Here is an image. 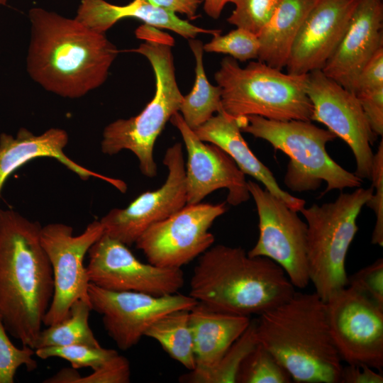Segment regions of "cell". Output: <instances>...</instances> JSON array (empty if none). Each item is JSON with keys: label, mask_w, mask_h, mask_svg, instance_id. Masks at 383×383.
Segmentation results:
<instances>
[{"label": "cell", "mask_w": 383, "mask_h": 383, "mask_svg": "<svg viewBox=\"0 0 383 383\" xmlns=\"http://www.w3.org/2000/svg\"><path fill=\"white\" fill-rule=\"evenodd\" d=\"M29 18L27 67L36 82L60 96L78 98L105 82L118 50L104 33L40 8L31 9Z\"/></svg>", "instance_id": "6da1fadb"}, {"label": "cell", "mask_w": 383, "mask_h": 383, "mask_svg": "<svg viewBox=\"0 0 383 383\" xmlns=\"http://www.w3.org/2000/svg\"><path fill=\"white\" fill-rule=\"evenodd\" d=\"M41 225L0 209V313L7 332L35 350L54 292Z\"/></svg>", "instance_id": "7a4b0ae2"}, {"label": "cell", "mask_w": 383, "mask_h": 383, "mask_svg": "<svg viewBox=\"0 0 383 383\" xmlns=\"http://www.w3.org/2000/svg\"><path fill=\"white\" fill-rule=\"evenodd\" d=\"M257 343L295 382L339 383L342 360L331 335L326 304L314 292H295L255 320Z\"/></svg>", "instance_id": "3957f363"}, {"label": "cell", "mask_w": 383, "mask_h": 383, "mask_svg": "<svg viewBox=\"0 0 383 383\" xmlns=\"http://www.w3.org/2000/svg\"><path fill=\"white\" fill-rule=\"evenodd\" d=\"M295 292L272 260L250 257L240 247L216 245L201 255L189 295L213 310L250 317L279 306Z\"/></svg>", "instance_id": "277c9868"}, {"label": "cell", "mask_w": 383, "mask_h": 383, "mask_svg": "<svg viewBox=\"0 0 383 383\" xmlns=\"http://www.w3.org/2000/svg\"><path fill=\"white\" fill-rule=\"evenodd\" d=\"M135 35L143 42L131 51L144 55L150 62L155 78V95L137 116L107 125L101 148L109 155L123 150L131 151L138 160L142 174L153 177L157 172L153 155L155 143L172 116L179 112L184 96L175 76L173 38L147 24L138 27Z\"/></svg>", "instance_id": "5b68a950"}, {"label": "cell", "mask_w": 383, "mask_h": 383, "mask_svg": "<svg viewBox=\"0 0 383 383\" xmlns=\"http://www.w3.org/2000/svg\"><path fill=\"white\" fill-rule=\"evenodd\" d=\"M241 132L270 143L289 157L284 177L285 185L297 192L315 191L322 182L321 196L333 189L360 187L362 179L335 162L326 146L337 137L311 121H276L259 116L238 118Z\"/></svg>", "instance_id": "8992f818"}, {"label": "cell", "mask_w": 383, "mask_h": 383, "mask_svg": "<svg viewBox=\"0 0 383 383\" xmlns=\"http://www.w3.org/2000/svg\"><path fill=\"white\" fill-rule=\"evenodd\" d=\"M215 79L221 89L222 110L231 117L311 121L306 74L284 73L259 60L242 68L228 56L222 60Z\"/></svg>", "instance_id": "52a82bcc"}, {"label": "cell", "mask_w": 383, "mask_h": 383, "mask_svg": "<svg viewBox=\"0 0 383 383\" xmlns=\"http://www.w3.org/2000/svg\"><path fill=\"white\" fill-rule=\"evenodd\" d=\"M373 194V187H360L352 193L321 206L300 211L307 225V258L310 282L325 302L346 287L347 253L357 231V217Z\"/></svg>", "instance_id": "ba28073f"}, {"label": "cell", "mask_w": 383, "mask_h": 383, "mask_svg": "<svg viewBox=\"0 0 383 383\" xmlns=\"http://www.w3.org/2000/svg\"><path fill=\"white\" fill-rule=\"evenodd\" d=\"M248 188L259 217V237L248 252L277 263L295 288L310 282L307 258V225L282 200L253 181Z\"/></svg>", "instance_id": "9c48e42d"}, {"label": "cell", "mask_w": 383, "mask_h": 383, "mask_svg": "<svg viewBox=\"0 0 383 383\" xmlns=\"http://www.w3.org/2000/svg\"><path fill=\"white\" fill-rule=\"evenodd\" d=\"M103 234L104 228L96 220L78 235H74L72 227L67 224L53 223L42 226L40 242L50 260L54 282V292L43 318L44 326L66 318L72 304L78 299L90 303L89 282L84 259Z\"/></svg>", "instance_id": "30bf717a"}, {"label": "cell", "mask_w": 383, "mask_h": 383, "mask_svg": "<svg viewBox=\"0 0 383 383\" xmlns=\"http://www.w3.org/2000/svg\"><path fill=\"white\" fill-rule=\"evenodd\" d=\"M226 209L225 203L186 204L145 230L136 248L150 264L180 269L211 247L215 238L209 230Z\"/></svg>", "instance_id": "8fae6325"}, {"label": "cell", "mask_w": 383, "mask_h": 383, "mask_svg": "<svg viewBox=\"0 0 383 383\" xmlns=\"http://www.w3.org/2000/svg\"><path fill=\"white\" fill-rule=\"evenodd\" d=\"M306 93L312 104L311 121L324 124L351 149L356 162L355 174L371 179L377 137L371 130L355 94L327 77L321 70L306 74Z\"/></svg>", "instance_id": "7c38bea8"}, {"label": "cell", "mask_w": 383, "mask_h": 383, "mask_svg": "<svg viewBox=\"0 0 383 383\" xmlns=\"http://www.w3.org/2000/svg\"><path fill=\"white\" fill-rule=\"evenodd\" d=\"M326 304L331 335L342 361L382 372L383 308L348 286Z\"/></svg>", "instance_id": "4fadbf2b"}, {"label": "cell", "mask_w": 383, "mask_h": 383, "mask_svg": "<svg viewBox=\"0 0 383 383\" xmlns=\"http://www.w3.org/2000/svg\"><path fill=\"white\" fill-rule=\"evenodd\" d=\"M89 283L113 292H135L153 296L177 293L184 283L182 270L138 260L120 241L103 234L88 251Z\"/></svg>", "instance_id": "5bb4252c"}, {"label": "cell", "mask_w": 383, "mask_h": 383, "mask_svg": "<svg viewBox=\"0 0 383 383\" xmlns=\"http://www.w3.org/2000/svg\"><path fill=\"white\" fill-rule=\"evenodd\" d=\"M92 310L102 316L104 327L118 348L135 346L160 318L173 311L190 310L197 301L189 295L153 296L135 292H113L89 283Z\"/></svg>", "instance_id": "9a60e30c"}, {"label": "cell", "mask_w": 383, "mask_h": 383, "mask_svg": "<svg viewBox=\"0 0 383 383\" xmlns=\"http://www.w3.org/2000/svg\"><path fill=\"white\" fill-rule=\"evenodd\" d=\"M163 164L168 171L165 183L156 190L141 194L126 208L110 210L100 220L104 234L130 246L150 226L187 204L185 164L181 143H176L167 148Z\"/></svg>", "instance_id": "2e32d148"}, {"label": "cell", "mask_w": 383, "mask_h": 383, "mask_svg": "<svg viewBox=\"0 0 383 383\" xmlns=\"http://www.w3.org/2000/svg\"><path fill=\"white\" fill-rule=\"evenodd\" d=\"M179 131L187 151L185 166L187 204L200 203L218 189H227V202L238 206L247 201L250 194L244 174L233 160L221 148L204 143L177 112L170 119Z\"/></svg>", "instance_id": "e0dca14e"}, {"label": "cell", "mask_w": 383, "mask_h": 383, "mask_svg": "<svg viewBox=\"0 0 383 383\" xmlns=\"http://www.w3.org/2000/svg\"><path fill=\"white\" fill-rule=\"evenodd\" d=\"M358 1H316L293 44L287 73L303 75L322 70L343 38Z\"/></svg>", "instance_id": "ac0fdd59"}, {"label": "cell", "mask_w": 383, "mask_h": 383, "mask_svg": "<svg viewBox=\"0 0 383 383\" xmlns=\"http://www.w3.org/2000/svg\"><path fill=\"white\" fill-rule=\"evenodd\" d=\"M383 48V0H359L346 31L323 72L353 93L357 77Z\"/></svg>", "instance_id": "d6986e66"}, {"label": "cell", "mask_w": 383, "mask_h": 383, "mask_svg": "<svg viewBox=\"0 0 383 383\" xmlns=\"http://www.w3.org/2000/svg\"><path fill=\"white\" fill-rule=\"evenodd\" d=\"M68 143L67 132L61 128H50L40 135H35L21 128L16 136L2 133L0 135V199L4 184L16 170L29 161L39 157L56 159L82 180L90 177L101 179L126 192V184L118 179L105 176L87 169L64 152Z\"/></svg>", "instance_id": "ffe728a7"}, {"label": "cell", "mask_w": 383, "mask_h": 383, "mask_svg": "<svg viewBox=\"0 0 383 383\" xmlns=\"http://www.w3.org/2000/svg\"><path fill=\"white\" fill-rule=\"evenodd\" d=\"M204 142L214 144L226 152L244 174L260 182L272 194L293 211L300 212L306 201L283 190L272 172L254 155L243 138L238 118L223 111L193 130Z\"/></svg>", "instance_id": "44dd1931"}, {"label": "cell", "mask_w": 383, "mask_h": 383, "mask_svg": "<svg viewBox=\"0 0 383 383\" xmlns=\"http://www.w3.org/2000/svg\"><path fill=\"white\" fill-rule=\"evenodd\" d=\"M131 17L157 28L170 30L184 38H194L199 33L215 35L220 30L206 29L179 18L175 13L155 6L146 0H133L117 6L104 0H82L76 19L89 28L104 33L119 20Z\"/></svg>", "instance_id": "7402d4cb"}, {"label": "cell", "mask_w": 383, "mask_h": 383, "mask_svg": "<svg viewBox=\"0 0 383 383\" xmlns=\"http://www.w3.org/2000/svg\"><path fill=\"white\" fill-rule=\"evenodd\" d=\"M250 321L249 316L218 311L197 302L189 310L196 362L193 370L203 372L213 367Z\"/></svg>", "instance_id": "603a6c76"}, {"label": "cell", "mask_w": 383, "mask_h": 383, "mask_svg": "<svg viewBox=\"0 0 383 383\" xmlns=\"http://www.w3.org/2000/svg\"><path fill=\"white\" fill-rule=\"evenodd\" d=\"M317 0H281L274 13L257 35L258 60L282 70L293 44Z\"/></svg>", "instance_id": "cb8c5ba5"}, {"label": "cell", "mask_w": 383, "mask_h": 383, "mask_svg": "<svg viewBox=\"0 0 383 383\" xmlns=\"http://www.w3.org/2000/svg\"><path fill=\"white\" fill-rule=\"evenodd\" d=\"M189 44L196 61L195 81L192 91L184 96L179 111L187 125L195 130L212 117L214 113L223 111L221 89L218 85H212L207 79L203 61L202 42L191 39Z\"/></svg>", "instance_id": "d4e9b609"}, {"label": "cell", "mask_w": 383, "mask_h": 383, "mask_svg": "<svg viewBox=\"0 0 383 383\" xmlns=\"http://www.w3.org/2000/svg\"><path fill=\"white\" fill-rule=\"evenodd\" d=\"M145 336L158 342L172 359L189 370L195 368L189 309L173 311L162 316L148 329Z\"/></svg>", "instance_id": "484cf974"}, {"label": "cell", "mask_w": 383, "mask_h": 383, "mask_svg": "<svg viewBox=\"0 0 383 383\" xmlns=\"http://www.w3.org/2000/svg\"><path fill=\"white\" fill-rule=\"evenodd\" d=\"M92 310L90 303L82 299L75 301L63 320L41 330L35 345L37 348L82 344L94 347L101 345L95 338L89 318Z\"/></svg>", "instance_id": "4316f807"}, {"label": "cell", "mask_w": 383, "mask_h": 383, "mask_svg": "<svg viewBox=\"0 0 383 383\" xmlns=\"http://www.w3.org/2000/svg\"><path fill=\"white\" fill-rule=\"evenodd\" d=\"M255 320L251 321L243 334L230 346L212 368L197 372L190 370L179 377V382L189 383H235L240 365L245 356L257 344Z\"/></svg>", "instance_id": "83f0119b"}, {"label": "cell", "mask_w": 383, "mask_h": 383, "mask_svg": "<svg viewBox=\"0 0 383 383\" xmlns=\"http://www.w3.org/2000/svg\"><path fill=\"white\" fill-rule=\"evenodd\" d=\"M292 377L274 356L257 343L242 361L236 383H289Z\"/></svg>", "instance_id": "f1b7e54d"}, {"label": "cell", "mask_w": 383, "mask_h": 383, "mask_svg": "<svg viewBox=\"0 0 383 383\" xmlns=\"http://www.w3.org/2000/svg\"><path fill=\"white\" fill-rule=\"evenodd\" d=\"M113 349L77 344L37 348L35 355L41 359L59 357L70 362L72 367H90L95 370L118 355Z\"/></svg>", "instance_id": "f546056e"}, {"label": "cell", "mask_w": 383, "mask_h": 383, "mask_svg": "<svg viewBox=\"0 0 383 383\" xmlns=\"http://www.w3.org/2000/svg\"><path fill=\"white\" fill-rule=\"evenodd\" d=\"M260 42L256 34L241 28L232 30L226 35L218 33L204 45V50L229 55L240 62L258 57Z\"/></svg>", "instance_id": "4dcf8cb0"}, {"label": "cell", "mask_w": 383, "mask_h": 383, "mask_svg": "<svg viewBox=\"0 0 383 383\" xmlns=\"http://www.w3.org/2000/svg\"><path fill=\"white\" fill-rule=\"evenodd\" d=\"M281 0H233L235 9L227 21L257 35L270 21Z\"/></svg>", "instance_id": "1f68e13d"}, {"label": "cell", "mask_w": 383, "mask_h": 383, "mask_svg": "<svg viewBox=\"0 0 383 383\" xmlns=\"http://www.w3.org/2000/svg\"><path fill=\"white\" fill-rule=\"evenodd\" d=\"M34 355V349L26 345L18 348L11 343L0 313V383H13L20 367L24 366L28 371L35 370Z\"/></svg>", "instance_id": "d6a6232c"}, {"label": "cell", "mask_w": 383, "mask_h": 383, "mask_svg": "<svg viewBox=\"0 0 383 383\" xmlns=\"http://www.w3.org/2000/svg\"><path fill=\"white\" fill-rule=\"evenodd\" d=\"M353 288L383 308V260L379 258L348 278Z\"/></svg>", "instance_id": "836d02e7"}, {"label": "cell", "mask_w": 383, "mask_h": 383, "mask_svg": "<svg viewBox=\"0 0 383 383\" xmlns=\"http://www.w3.org/2000/svg\"><path fill=\"white\" fill-rule=\"evenodd\" d=\"M373 194L366 204L373 210L376 217L372 235V243L383 245V141L373 156L371 179Z\"/></svg>", "instance_id": "e575fe53"}, {"label": "cell", "mask_w": 383, "mask_h": 383, "mask_svg": "<svg viewBox=\"0 0 383 383\" xmlns=\"http://www.w3.org/2000/svg\"><path fill=\"white\" fill-rule=\"evenodd\" d=\"M131 366L128 360L119 354L87 376H81L77 383H128Z\"/></svg>", "instance_id": "d590c367"}, {"label": "cell", "mask_w": 383, "mask_h": 383, "mask_svg": "<svg viewBox=\"0 0 383 383\" xmlns=\"http://www.w3.org/2000/svg\"><path fill=\"white\" fill-rule=\"evenodd\" d=\"M370 127L376 136L383 135V86L355 94Z\"/></svg>", "instance_id": "8d00e7d4"}, {"label": "cell", "mask_w": 383, "mask_h": 383, "mask_svg": "<svg viewBox=\"0 0 383 383\" xmlns=\"http://www.w3.org/2000/svg\"><path fill=\"white\" fill-rule=\"evenodd\" d=\"M383 86V48L379 49L360 72L353 93Z\"/></svg>", "instance_id": "74e56055"}, {"label": "cell", "mask_w": 383, "mask_h": 383, "mask_svg": "<svg viewBox=\"0 0 383 383\" xmlns=\"http://www.w3.org/2000/svg\"><path fill=\"white\" fill-rule=\"evenodd\" d=\"M379 371L365 365L348 364L343 366L339 383H382Z\"/></svg>", "instance_id": "f35d334b"}, {"label": "cell", "mask_w": 383, "mask_h": 383, "mask_svg": "<svg viewBox=\"0 0 383 383\" xmlns=\"http://www.w3.org/2000/svg\"><path fill=\"white\" fill-rule=\"evenodd\" d=\"M150 4L171 11L186 15L188 18L193 20L197 18L196 11L201 0H146Z\"/></svg>", "instance_id": "ab89813d"}, {"label": "cell", "mask_w": 383, "mask_h": 383, "mask_svg": "<svg viewBox=\"0 0 383 383\" xmlns=\"http://www.w3.org/2000/svg\"><path fill=\"white\" fill-rule=\"evenodd\" d=\"M80 374L75 368H63L57 373L45 379V383H77Z\"/></svg>", "instance_id": "60d3db41"}, {"label": "cell", "mask_w": 383, "mask_h": 383, "mask_svg": "<svg viewBox=\"0 0 383 383\" xmlns=\"http://www.w3.org/2000/svg\"><path fill=\"white\" fill-rule=\"evenodd\" d=\"M233 0H204V9L213 18H218L226 4Z\"/></svg>", "instance_id": "b9f144b4"}, {"label": "cell", "mask_w": 383, "mask_h": 383, "mask_svg": "<svg viewBox=\"0 0 383 383\" xmlns=\"http://www.w3.org/2000/svg\"><path fill=\"white\" fill-rule=\"evenodd\" d=\"M5 0H0V3H4Z\"/></svg>", "instance_id": "7bdbcfd3"}]
</instances>
